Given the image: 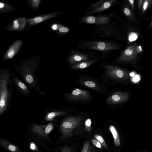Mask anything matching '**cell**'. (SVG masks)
<instances>
[{
	"instance_id": "cell-1",
	"label": "cell",
	"mask_w": 152,
	"mask_h": 152,
	"mask_svg": "<svg viewBox=\"0 0 152 152\" xmlns=\"http://www.w3.org/2000/svg\"><path fill=\"white\" fill-rule=\"evenodd\" d=\"M34 56L29 59H21L20 64L12 65V66L30 89L45 96L46 94L40 89L39 80L36 74L39 67L40 59L39 56Z\"/></svg>"
},
{
	"instance_id": "cell-2",
	"label": "cell",
	"mask_w": 152,
	"mask_h": 152,
	"mask_svg": "<svg viewBox=\"0 0 152 152\" xmlns=\"http://www.w3.org/2000/svg\"><path fill=\"white\" fill-rule=\"evenodd\" d=\"M55 121L49 122L47 124L41 125L36 122L32 123L27 128L28 140L34 142L39 147L48 151L53 149L49 146L54 142L49 136V134L56 126Z\"/></svg>"
},
{
	"instance_id": "cell-3",
	"label": "cell",
	"mask_w": 152,
	"mask_h": 152,
	"mask_svg": "<svg viewBox=\"0 0 152 152\" xmlns=\"http://www.w3.org/2000/svg\"><path fill=\"white\" fill-rule=\"evenodd\" d=\"M11 72L7 67L0 69V116L5 113L10 107L15 85L11 80Z\"/></svg>"
},
{
	"instance_id": "cell-4",
	"label": "cell",
	"mask_w": 152,
	"mask_h": 152,
	"mask_svg": "<svg viewBox=\"0 0 152 152\" xmlns=\"http://www.w3.org/2000/svg\"><path fill=\"white\" fill-rule=\"evenodd\" d=\"M82 118L79 115H69L61 121L57 128L60 134L57 142L60 143L71 137L73 132L82 122Z\"/></svg>"
},
{
	"instance_id": "cell-5",
	"label": "cell",
	"mask_w": 152,
	"mask_h": 152,
	"mask_svg": "<svg viewBox=\"0 0 152 152\" xmlns=\"http://www.w3.org/2000/svg\"><path fill=\"white\" fill-rule=\"evenodd\" d=\"M78 45L82 48L87 49L103 53L111 52L119 48V45L115 42L94 40L82 42L79 43Z\"/></svg>"
},
{
	"instance_id": "cell-6",
	"label": "cell",
	"mask_w": 152,
	"mask_h": 152,
	"mask_svg": "<svg viewBox=\"0 0 152 152\" xmlns=\"http://www.w3.org/2000/svg\"><path fill=\"white\" fill-rule=\"evenodd\" d=\"M106 76L118 81H123L129 79L128 73L120 67L109 64L104 65Z\"/></svg>"
},
{
	"instance_id": "cell-7",
	"label": "cell",
	"mask_w": 152,
	"mask_h": 152,
	"mask_svg": "<svg viewBox=\"0 0 152 152\" xmlns=\"http://www.w3.org/2000/svg\"><path fill=\"white\" fill-rule=\"evenodd\" d=\"M114 16V13L108 15H99L95 16L89 15L79 19L78 23H84L87 24H95L96 25H104L112 21V18Z\"/></svg>"
},
{
	"instance_id": "cell-8",
	"label": "cell",
	"mask_w": 152,
	"mask_h": 152,
	"mask_svg": "<svg viewBox=\"0 0 152 152\" xmlns=\"http://www.w3.org/2000/svg\"><path fill=\"white\" fill-rule=\"evenodd\" d=\"M62 97L67 100L82 102L89 101L91 99L92 96L88 91L77 88L70 93L64 94Z\"/></svg>"
},
{
	"instance_id": "cell-9",
	"label": "cell",
	"mask_w": 152,
	"mask_h": 152,
	"mask_svg": "<svg viewBox=\"0 0 152 152\" xmlns=\"http://www.w3.org/2000/svg\"><path fill=\"white\" fill-rule=\"evenodd\" d=\"M96 26V27L94 33L97 36L102 37H114L115 36L116 26L114 22L111 21L104 25Z\"/></svg>"
},
{
	"instance_id": "cell-10",
	"label": "cell",
	"mask_w": 152,
	"mask_h": 152,
	"mask_svg": "<svg viewBox=\"0 0 152 152\" xmlns=\"http://www.w3.org/2000/svg\"><path fill=\"white\" fill-rule=\"evenodd\" d=\"M136 44L130 45L126 48L118 56L113 60L116 62H129L137 59L138 56L135 50Z\"/></svg>"
},
{
	"instance_id": "cell-11",
	"label": "cell",
	"mask_w": 152,
	"mask_h": 152,
	"mask_svg": "<svg viewBox=\"0 0 152 152\" xmlns=\"http://www.w3.org/2000/svg\"><path fill=\"white\" fill-rule=\"evenodd\" d=\"M68 112V110L61 109H48L45 111L39 118L46 121L52 122L57 118L66 115Z\"/></svg>"
},
{
	"instance_id": "cell-12",
	"label": "cell",
	"mask_w": 152,
	"mask_h": 152,
	"mask_svg": "<svg viewBox=\"0 0 152 152\" xmlns=\"http://www.w3.org/2000/svg\"><path fill=\"white\" fill-rule=\"evenodd\" d=\"M130 94L126 92L117 91L108 96L106 99L107 104H117L126 101L129 98Z\"/></svg>"
},
{
	"instance_id": "cell-13",
	"label": "cell",
	"mask_w": 152,
	"mask_h": 152,
	"mask_svg": "<svg viewBox=\"0 0 152 152\" xmlns=\"http://www.w3.org/2000/svg\"><path fill=\"white\" fill-rule=\"evenodd\" d=\"M77 82L79 85L97 93H101L102 91V87L99 83L91 78L80 77L77 79Z\"/></svg>"
},
{
	"instance_id": "cell-14",
	"label": "cell",
	"mask_w": 152,
	"mask_h": 152,
	"mask_svg": "<svg viewBox=\"0 0 152 152\" xmlns=\"http://www.w3.org/2000/svg\"><path fill=\"white\" fill-rule=\"evenodd\" d=\"M11 75L15 86L21 94L25 96H30L32 92L26 84L15 74L11 72Z\"/></svg>"
},
{
	"instance_id": "cell-15",
	"label": "cell",
	"mask_w": 152,
	"mask_h": 152,
	"mask_svg": "<svg viewBox=\"0 0 152 152\" xmlns=\"http://www.w3.org/2000/svg\"><path fill=\"white\" fill-rule=\"evenodd\" d=\"M62 12H53L27 19V24L28 26H33L57 16Z\"/></svg>"
},
{
	"instance_id": "cell-16",
	"label": "cell",
	"mask_w": 152,
	"mask_h": 152,
	"mask_svg": "<svg viewBox=\"0 0 152 152\" xmlns=\"http://www.w3.org/2000/svg\"><path fill=\"white\" fill-rule=\"evenodd\" d=\"M92 58L87 54L72 50L67 57V61L68 63L71 66L77 63Z\"/></svg>"
},
{
	"instance_id": "cell-17",
	"label": "cell",
	"mask_w": 152,
	"mask_h": 152,
	"mask_svg": "<svg viewBox=\"0 0 152 152\" xmlns=\"http://www.w3.org/2000/svg\"><path fill=\"white\" fill-rule=\"evenodd\" d=\"M22 43V40H15L9 47L2 58L6 61L12 58L19 51Z\"/></svg>"
},
{
	"instance_id": "cell-18",
	"label": "cell",
	"mask_w": 152,
	"mask_h": 152,
	"mask_svg": "<svg viewBox=\"0 0 152 152\" xmlns=\"http://www.w3.org/2000/svg\"><path fill=\"white\" fill-rule=\"evenodd\" d=\"M27 19L20 17L14 20L7 28V30L12 31H20L26 27Z\"/></svg>"
},
{
	"instance_id": "cell-19",
	"label": "cell",
	"mask_w": 152,
	"mask_h": 152,
	"mask_svg": "<svg viewBox=\"0 0 152 152\" xmlns=\"http://www.w3.org/2000/svg\"><path fill=\"white\" fill-rule=\"evenodd\" d=\"M0 145L9 152H26L20 148L17 145L5 138L0 139Z\"/></svg>"
},
{
	"instance_id": "cell-20",
	"label": "cell",
	"mask_w": 152,
	"mask_h": 152,
	"mask_svg": "<svg viewBox=\"0 0 152 152\" xmlns=\"http://www.w3.org/2000/svg\"><path fill=\"white\" fill-rule=\"evenodd\" d=\"M116 0H106L102 4L97 8L88 11L86 12L85 15H90L102 12L111 7Z\"/></svg>"
},
{
	"instance_id": "cell-21",
	"label": "cell",
	"mask_w": 152,
	"mask_h": 152,
	"mask_svg": "<svg viewBox=\"0 0 152 152\" xmlns=\"http://www.w3.org/2000/svg\"><path fill=\"white\" fill-rule=\"evenodd\" d=\"M97 61V59L93 58L83 61L71 66L70 67V69L72 70H77L85 69L95 64Z\"/></svg>"
},
{
	"instance_id": "cell-22",
	"label": "cell",
	"mask_w": 152,
	"mask_h": 152,
	"mask_svg": "<svg viewBox=\"0 0 152 152\" xmlns=\"http://www.w3.org/2000/svg\"><path fill=\"white\" fill-rule=\"evenodd\" d=\"M50 28L53 31L61 35L66 34L69 31V29L67 27L59 24L54 23L51 26Z\"/></svg>"
},
{
	"instance_id": "cell-23",
	"label": "cell",
	"mask_w": 152,
	"mask_h": 152,
	"mask_svg": "<svg viewBox=\"0 0 152 152\" xmlns=\"http://www.w3.org/2000/svg\"><path fill=\"white\" fill-rule=\"evenodd\" d=\"M109 129L113 137L115 145L116 147L119 146L121 145L120 137L117 129L112 125L110 126Z\"/></svg>"
},
{
	"instance_id": "cell-24",
	"label": "cell",
	"mask_w": 152,
	"mask_h": 152,
	"mask_svg": "<svg viewBox=\"0 0 152 152\" xmlns=\"http://www.w3.org/2000/svg\"><path fill=\"white\" fill-rule=\"evenodd\" d=\"M15 7L8 3L3 2H0V12L1 13H7L15 10Z\"/></svg>"
},
{
	"instance_id": "cell-25",
	"label": "cell",
	"mask_w": 152,
	"mask_h": 152,
	"mask_svg": "<svg viewBox=\"0 0 152 152\" xmlns=\"http://www.w3.org/2000/svg\"><path fill=\"white\" fill-rule=\"evenodd\" d=\"M131 9L128 5H125L123 9V12L125 16L130 20L134 18V14Z\"/></svg>"
},
{
	"instance_id": "cell-26",
	"label": "cell",
	"mask_w": 152,
	"mask_h": 152,
	"mask_svg": "<svg viewBox=\"0 0 152 152\" xmlns=\"http://www.w3.org/2000/svg\"><path fill=\"white\" fill-rule=\"evenodd\" d=\"M27 146L30 152H41L39 147L31 141L28 140Z\"/></svg>"
},
{
	"instance_id": "cell-27",
	"label": "cell",
	"mask_w": 152,
	"mask_h": 152,
	"mask_svg": "<svg viewBox=\"0 0 152 152\" xmlns=\"http://www.w3.org/2000/svg\"><path fill=\"white\" fill-rule=\"evenodd\" d=\"M53 152H72L71 148L67 145L56 147Z\"/></svg>"
},
{
	"instance_id": "cell-28",
	"label": "cell",
	"mask_w": 152,
	"mask_h": 152,
	"mask_svg": "<svg viewBox=\"0 0 152 152\" xmlns=\"http://www.w3.org/2000/svg\"><path fill=\"white\" fill-rule=\"evenodd\" d=\"M29 4L33 10H37L39 7L41 0H31L28 1Z\"/></svg>"
},
{
	"instance_id": "cell-29",
	"label": "cell",
	"mask_w": 152,
	"mask_h": 152,
	"mask_svg": "<svg viewBox=\"0 0 152 152\" xmlns=\"http://www.w3.org/2000/svg\"><path fill=\"white\" fill-rule=\"evenodd\" d=\"M106 0H100L93 3L89 6L88 8L86 10V12L91 10L97 8L102 4Z\"/></svg>"
},
{
	"instance_id": "cell-30",
	"label": "cell",
	"mask_w": 152,
	"mask_h": 152,
	"mask_svg": "<svg viewBox=\"0 0 152 152\" xmlns=\"http://www.w3.org/2000/svg\"><path fill=\"white\" fill-rule=\"evenodd\" d=\"M94 137L101 144L105 149H107V144L103 138L99 134H95L94 135Z\"/></svg>"
},
{
	"instance_id": "cell-31",
	"label": "cell",
	"mask_w": 152,
	"mask_h": 152,
	"mask_svg": "<svg viewBox=\"0 0 152 152\" xmlns=\"http://www.w3.org/2000/svg\"><path fill=\"white\" fill-rule=\"evenodd\" d=\"M152 1L151 0H145L144 1L142 9V13H144L147 10Z\"/></svg>"
},
{
	"instance_id": "cell-32",
	"label": "cell",
	"mask_w": 152,
	"mask_h": 152,
	"mask_svg": "<svg viewBox=\"0 0 152 152\" xmlns=\"http://www.w3.org/2000/svg\"><path fill=\"white\" fill-rule=\"evenodd\" d=\"M85 127L86 131L90 133L91 130V121L90 118H88L85 121Z\"/></svg>"
},
{
	"instance_id": "cell-33",
	"label": "cell",
	"mask_w": 152,
	"mask_h": 152,
	"mask_svg": "<svg viewBox=\"0 0 152 152\" xmlns=\"http://www.w3.org/2000/svg\"><path fill=\"white\" fill-rule=\"evenodd\" d=\"M137 34L134 32H131L129 34L128 36V39L130 42L135 41L137 39Z\"/></svg>"
},
{
	"instance_id": "cell-34",
	"label": "cell",
	"mask_w": 152,
	"mask_h": 152,
	"mask_svg": "<svg viewBox=\"0 0 152 152\" xmlns=\"http://www.w3.org/2000/svg\"><path fill=\"white\" fill-rule=\"evenodd\" d=\"M89 147V142L88 140L84 143L81 152H88Z\"/></svg>"
},
{
	"instance_id": "cell-35",
	"label": "cell",
	"mask_w": 152,
	"mask_h": 152,
	"mask_svg": "<svg viewBox=\"0 0 152 152\" xmlns=\"http://www.w3.org/2000/svg\"><path fill=\"white\" fill-rule=\"evenodd\" d=\"M92 141L93 145L96 147L100 149H102L101 144L97 140L93 139Z\"/></svg>"
},
{
	"instance_id": "cell-36",
	"label": "cell",
	"mask_w": 152,
	"mask_h": 152,
	"mask_svg": "<svg viewBox=\"0 0 152 152\" xmlns=\"http://www.w3.org/2000/svg\"><path fill=\"white\" fill-rule=\"evenodd\" d=\"M135 50L136 53L138 54L142 52V49L140 46L136 44L135 47Z\"/></svg>"
},
{
	"instance_id": "cell-37",
	"label": "cell",
	"mask_w": 152,
	"mask_h": 152,
	"mask_svg": "<svg viewBox=\"0 0 152 152\" xmlns=\"http://www.w3.org/2000/svg\"><path fill=\"white\" fill-rule=\"evenodd\" d=\"M132 9L134 10V1L133 0H129L128 1Z\"/></svg>"
},
{
	"instance_id": "cell-38",
	"label": "cell",
	"mask_w": 152,
	"mask_h": 152,
	"mask_svg": "<svg viewBox=\"0 0 152 152\" xmlns=\"http://www.w3.org/2000/svg\"><path fill=\"white\" fill-rule=\"evenodd\" d=\"M144 1L143 0H139L138 1V7L139 10H140L141 8Z\"/></svg>"
},
{
	"instance_id": "cell-39",
	"label": "cell",
	"mask_w": 152,
	"mask_h": 152,
	"mask_svg": "<svg viewBox=\"0 0 152 152\" xmlns=\"http://www.w3.org/2000/svg\"><path fill=\"white\" fill-rule=\"evenodd\" d=\"M91 145L89 146L88 152H94V150L91 151Z\"/></svg>"
},
{
	"instance_id": "cell-40",
	"label": "cell",
	"mask_w": 152,
	"mask_h": 152,
	"mask_svg": "<svg viewBox=\"0 0 152 152\" xmlns=\"http://www.w3.org/2000/svg\"><path fill=\"white\" fill-rule=\"evenodd\" d=\"M149 27H152V21H151V24H150V25L149 26Z\"/></svg>"
}]
</instances>
